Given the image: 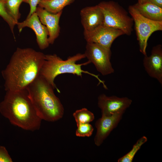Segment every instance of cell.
<instances>
[{"label": "cell", "instance_id": "cell-5", "mask_svg": "<svg viewBox=\"0 0 162 162\" xmlns=\"http://www.w3.org/2000/svg\"><path fill=\"white\" fill-rule=\"evenodd\" d=\"M98 5L103 14L104 25L120 30L127 35L131 34L133 19L118 3L113 1H102Z\"/></svg>", "mask_w": 162, "mask_h": 162}, {"label": "cell", "instance_id": "cell-23", "mask_svg": "<svg viewBox=\"0 0 162 162\" xmlns=\"http://www.w3.org/2000/svg\"><path fill=\"white\" fill-rule=\"evenodd\" d=\"M41 0H24V2L28 4L30 9L27 18L29 17L33 13L35 12L38 5Z\"/></svg>", "mask_w": 162, "mask_h": 162}, {"label": "cell", "instance_id": "cell-11", "mask_svg": "<svg viewBox=\"0 0 162 162\" xmlns=\"http://www.w3.org/2000/svg\"><path fill=\"white\" fill-rule=\"evenodd\" d=\"M123 113H118L110 116H101L96 122L95 126L97 129L94 138L95 144L100 146L111 131L118 125Z\"/></svg>", "mask_w": 162, "mask_h": 162}, {"label": "cell", "instance_id": "cell-12", "mask_svg": "<svg viewBox=\"0 0 162 162\" xmlns=\"http://www.w3.org/2000/svg\"><path fill=\"white\" fill-rule=\"evenodd\" d=\"M35 12L41 23L46 27L49 32V43L52 44L60 33L59 22L62 11L52 14L38 6Z\"/></svg>", "mask_w": 162, "mask_h": 162}, {"label": "cell", "instance_id": "cell-15", "mask_svg": "<svg viewBox=\"0 0 162 162\" xmlns=\"http://www.w3.org/2000/svg\"><path fill=\"white\" fill-rule=\"evenodd\" d=\"M133 6L144 17L152 20L162 21V8L149 2L142 4L137 3Z\"/></svg>", "mask_w": 162, "mask_h": 162}, {"label": "cell", "instance_id": "cell-25", "mask_svg": "<svg viewBox=\"0 0 162 162\" xmlns=\"http://www.w3.org/2000/svg\"><path fill=\"white\" fill-rule=\"evenodd\" d=\"M150 0H138V3L142 4L148 2Z\"/></svg>", "mask_w": 162, "mask_h": 162}, {"label": "cell", "instance_id": "cell-9", "mask_svg": "<svg viewBox=\"0 0 162 162\" xmlns=\"http://www.w3.org/2000/svg\"><path fill=\"white\" fill-rule=\"evenodd\" d=\"M132 101L126 97L109 96L102 94L98 97V105L101 110L102 116H110L118 113H124L131 105Z\"/></svg>", "mask_w": 162, "mask_h": 162}, {"label": "cell", "instance_id": "cell-4", "mask_svg": "<svg viewBox=\"0 0 162 162\" xmlns=\"http://www.w3.org/2000/svg\"><path fill=\"white\" fill-rule=\"evenodd\" d=\"M85 58L84 53H81L69 56L65 60H63L56 54L45 55L39 75L58 92L60 91L55 84L54 80L58 75L64 74H72L80 77H82L83 73L87 74L96 78L100 84H102L104 88H107L104 82L99 77L98 75L82 69V66L91 63L89 61L81 64L76 63L77 62Z\"/></svg>", "mask_w": 162, "mask_h": 162}, {"label": "cell", "instance_id": "cell-14", "mask_svg": "<svg viewBox=\"0 0 162 162\" xmlns=\"http://www.w3.org/2000/svg\"><path fill=\"white\" fill-rule=\"evenodd\" d=\"M80 14L84 31H91L103 24V14L98 5L83 8Z\"/></svg>", "mask_w": 162, "mask_h": 162}, {"label": "cell", "instance_id": "cell-13", "mask_svg": "<svg viewBox=\"0 0 162 162\" xmlns=\"http://www.w3.org/2000/svg\"><path fill=\"white\" fill-rule=\"evenodd\" d=\"M143 65L149 76L162 85V47L158 45L152 49L150 56H144Z\"/></svg>", "mask_w": 162, "mask_h": 162}, {"label": "cell", "instance_id": "cell-2", "mask_svg": "<svg viewBox=\"0 0 162 162\" xmlns=\"http://www.w3.org/2000/svg\"><path fill=\"white\" fill-rule=\"evenodd\" d=\"M0 113L11 124L24 130L40 128L42 120L38 115L26 88L6 91L0 103Z\"/></svg>", "mask_w": 162, "mask_h": 162}, {"label": "cell", "instance_id": "cell-21", "mask_svg": "<svg viewBox=\"0 0 162 162\" xmlns=\"http://www.w3.org/2000/svg\"><path fill=\"white\" fill-rule=\"evenodd\" d=\"M0 16L7 23L15 38L14 31V26L16 25V23L7 12L5 7L4 0H0Z\"/></svg>", "mask_w": 162, "mask_h": 162}, {"label": "cell", "instance_id": "cell-24", "mask_svg": "<svg viewBox=\"0 0 162 162\" xmlns=\"http://www.w3.org/2000/svg\"><path fill=\"white\" fill-rule=\"evenodd\" d=\"M148 2L158 7L162 8V0H150Z\"/></svg>", "mask_w": 162, "mask_h": 162}, {"label": "cell", "instance_id": "cell-3", "mask_svg": "<svg viewBox=\"0 0 162 162\" xmlns=\"http://www.w3.org/2000/svg\"><path fill=\"white\" fill-rule=\"evenodd\" d=\"M39 117L42 120L54 122L62 118L64 107L55 95L52 86L39 75L26 88Z\"/></svg>", "mask_w": 162, "mask_h": 162}, {"label": "cell", "instance_id": "cell-6", "mask_svg": "<svg viewBox=\"0 0 162 162\" xmlns=\"http://www.w3.org/2000/svg\"><path fill=\"white\" fill-rule=\"evenodd\" d=\"M128 11L134 22L140 51L146 56L148 40L153 32L162 30V21L152 20L144 17L133 5L129 6Z\"/></svg>", "mask_w": 162, "mask_h": 162}, {"label": "cell", "instance_id": "cell-22", "mask_svg": "<svg viewBox=\"0 0 162 162\" xmlns=\"http://www.w3.org/2000/svg\"><path fill=\"white\" fill-rule=\"evenodd\" d=\"M12 160L5 147L0 146V162H12Z\"/></svg>", "mask_w": 162, "mask_h": 162}, {"label": "cell", "instance_id": "cell-19", "mask_svg": "<svg viewBox=\"0 0 162 162\" xmlns=\"http://www.w3.org/2000/svg\"><path fill=\"white\" fill-rule=\"evenodd\" d=\"M146 136L141 137L133 145L131 149L125 155L118 159V162H132L134 156L142 146L147 141Z\"/></svg>", "mask_w": 162, "mask_h": 162}, {"label": "cell", "instance_id": "cell-1", "mask_svg": "<svg viewBox=\"0 0 162 162\" xmlns=\"http://www.w3.org/2000/svg\"><path fill=\"white\" fill-rule=\"evenodd\" d=\"M45 55L28 48H17L2 72L6 91L26 88L39 75Z\"/></svg>", "mask_w": 162, "mask_h": 162}, {"label": "cell", "instance_id": "cell-8", "mask_svg": "<svg viewBox=\"0 0 162 162\" xmlns=\"http://www.w3.org/2000/svg\"><path fill=\"white\" fill-rule=\"evenodd\" d=\"M122 31L103 24L93 30L84 31V38L87 42H92L110 49L114 41L118 37L124 34Z\"/></svg>", "mask_w": 162, "mask_h": 162}, {"label": "cell", "instance_id": "cell-17", "mask_svg": "<svg viewBox=\"0 0 162 162\" xmlns=\"http://www.w3.org/2000/svg\"><path fill=\"white\" fill-rule=\"evenodd\" d=\"M24 0H4L6 10L10 16L17 23L20 19L21 14L19 7Z\"/></svg>", "mask_w": 162, "mask_h": 162}, {"label": "cell", "instance_id": "cell-18", "mask_svg": "<svg viewBox=\"0 0 162 162\" xmlns=\"http://www.w3.org/2000/svg\"><path fill=\"white\" fill-rule=\"evenodd\" d=\"M73 115L77 125L81 124L89 123L94 119V114L85 108L76 110Z\"/></svg>", "mask_w": 162, "mask_h": 162}, {"label": "cell", "instance_id": "cell-16", "mask_svg": "<svg viewBox=\"0 0 162 162\" xmlns=\"http://www.w3.org/2000/svg\"><path fill=\"white\" fill-rule=\"evenodd\" d=\"M75 0H41L38 6L52 14L62 11L67 6L73 3Z\"/></svg>", "mask_w": 162, "mask_h": 162}, {"label": "cell", "instance_id": "cell-10", "mask_svg": "<svg viewBox=\"0 0 162 162\" xmlns=\"http://www.w3.org/2000/svg\"><path fill=\"white\" fill-rule=\"evenodd\" d=\"M16 25L20 33L25 27L29 28L34 31L36 36L37 43L40 50H44L49 46L48 29L41 23L35 12L29 17L26 18L23 22H18Z\"/></svg>", "mask_w": 162, "mask_h": 162}, {"label": "cell", "instance_id": "cell-7", "mask_svg": "<svg viewBox=\"0 0 162 162\" xmlns=\"http://www.w3.org/2000/svg\"><path fill=\"white\" fill-rule=\"evenodd\" d=\"M84 54L86 58L94 64L97 71L103 75L114 73L110 61V49L94 43L87 42Z\"/></svg>", "mask_w": 162, "mask_h": 162}, {"label": "cell", "instance_id": "cell-20", "mask_svg": "<svg viewBox=\"0 0 162 162\" xmlns=\"http://www.w3.org/2000/svg\"><path fill=\"white\" fill-rule=\"evenodd\" d=\"M76 135L80 137H89L92 136L94 129L89 123L81 124L77 125Z\"/></svg>", "mask_w": 162, "mask_h": 162}]
</instances>
